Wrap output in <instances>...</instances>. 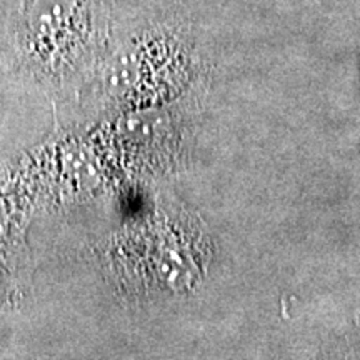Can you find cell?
<instances>
[{
    "label": "cell",
    "mask_w": 360,
    "mask_h": 360,
    "mask_svg": "<svg viewBox=\"0 0 360 360\" xmlns=\"http://www.w3.org/2000/svg\"><path fill=\"white\" fill-rule=\"evenodd\" d=\"M87 13L89 0H29L20 37L37 56H56L80 39Z\"/></svg>",
    "instance_id": "cell-1"
}]
</instances>
